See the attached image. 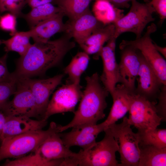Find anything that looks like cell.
<instances>
[{"mask_svg": "<svg viewBox=\"0 0 166 166\" xmlns=\"http://www.w3.org/2000/svg\"><path fill=\"white\" fill-rule=\"evenodd\" d=\"M66 33L53 40L34 42L18 60L12 75L16 78L31 77L43 74L55 66L75 45Z\"/></svg>", "mask_w": 166, "mask_h": 166, "instance_id": "cell-1", "label": "cell"}, {"mask_svg": "<svg viewBox=\"0 0 166 166\" xmlns=\"http://www.w3.org/2000/svg\"><path fill=\"white\" fill-rule=\"evenodd\" d=\"M86 86L80 102L71 121L67 124L59 125V132L69 128L97 124L105 117L104 111L107 107L106 98L109 93L101 83L97 73L85 78Z\"/></svg>", "mask_w": 166, "mask_h": 166, "instance_id": "cell-2", "label": "cell"}, {"mask_svg": "<svg viewBox=\"0 0 166 166\" xmlns=\"http://www.w3.org/2000/svg\"><path fill=\"white\" fill-rule=\"evenodd\" d=\"M100 141L89 148L81 149L77 155L68 160L69 166H119L116 153L119 147L109 128Z\"/></svg>", "mask_w": 166, "mask_h": 166, "instance_id": "cell-3", "label": "cell"}, {"mask_svg": "<svg viewBox=\"0 0 166 166\" xmlns=\"http://www.w3.org/2000/svg\"><path fill=\"white\" fill-rule=\"evenodd\" d=\"M57 131L59 132L58 125L52 122L46 130L29 132L4 139L0 147V161L19 158L35 152L49 136Z\"/></svg>", "mask_w": 166, "mask_h": 166, "instance_id": "cell-4", "label": "cell"}, {"mask_svg": "<svg viewBox=\"0 0 166 166\" xmlns=\"http://www.w3.org/2000/svg\"><path fill=\"white\" fill-rule=\"evenodd\" d=\"M122 122L108 126L119 147L121 159L119 166H138L139 157V138L137 132H134L124 117Z\"/></svg>", "mask_w": 166, "mask_h": 166, "instance_id": "cell-5", "label": "cell"}, {"mask_svg": "<svg viewBox=\"0 0 166 166\" xmlns=\"http://www.w3.org/2000/svg\"><path fill=\"white\" fill-rule=\"evenodd\" d=\"M129 12L114 24L115 31L113 37L117 39L125 32H131L136 35V39L142 36L146 26L155 19L152 14L155 10L150 2L141 3L136 0L131 1Z\"/></svg>", "mask_w": 166, "mask_h": 166, "instance_id": "cell-6", "label": "cell"}, {"mask_svg": "<svg viewBox=\"0 0 166 166\" xmlns=\"http://www.w3.org/2000/svg\"><path fill=\"white\" fill-rule=\"evenodd\" d=\"M157 29L156 25L152 23L148 26L143 36L134 40H123L119 45L121 49L130 45L139 50L153 69L161 83L166 84V61L161 55L156 50L151 39L152 34Z\"/></svg>", "mask_w": 166, "mask_h": 166, "instance_id": "cell-7", "label": "cell"}, {"mask_svg": "<svg viewBox=\"0 0 166 166\" xmlns=\"http://www.w3.org/2000/svg\"><path fill=\"white\" fill-rule=\"evenodd\" d=\"M156 104L134 92L128 111V123L138 130L157 128L160 124L161 119L157 113Z\"/></svg>", "mask_w": 166, "mask_h": 166, "instance_id": "cell-8", "label": "cell"}, {"mask_svg": "<svg viewBox=\"0 0 166 166\" xmlns=\"http://www.w3.org/2000/svg\"><path fill=\"white\" fill-rule=\"evenodd\" d=\"M15 91L13 99L0 104V110L6 116H26L38 118L34 97L22 78H16Z\"/></svg>", "mask_w": 166, "mask_h": 166, "instance_id": "cell-9", "label": "cell"}, {"mask_svg": "<svg viewBox=\"0 0 166 166\" xmlns=\"http://www.w3.org/2000/svg\"><path fill=\"white\" fill-rule=\"evenodd\" d=\"M79 84L67 83L59 88L49 101L43 119L47 120L55 114L74 113L76 106L81 98L83 92Z\"/></svg>", "mask_w": 166, "mask_h": 166, "instance_id": "cell-10", "label": "cell"}, {"mask_svg": "<svg viewBox=\"0 0 166 166\" xmlns=\"http://www.w3.org/2000/svg\"><path fill=\"white\" fill-rule=\"evenodd\" d=\"M63 75H57L46 79L23 78L30 88L35 99L38 120L43 119L49 102V97L56 88L59 85Z\"/></svg>", "mask_w": 166, "mask_h": 166, "instance_id": "cell-11", "label": "cell"}, {"mask_svg": "<svg viewBox=\"0 0 166 166\" xmlns=\"http://www.w3.org/2000/svg\"><path fill=\"white\" fill-rule=\"evenodd\" d=\"M140 66L137 75L138 85L135 93L156 103L163 85L141 52L137 50Z\"/></svg>", "mask_w": 166, "mask_h": 166, "instance_id": "cell-12", "label": "cell"}, {"mask_svg": "<svg viewBox=\"0 0 166 166\" xmlns=\"http://www.w3.org/2000/svg\"><path fill=\"white\" fill-rule=\"evenodd\" d=\"M120 49L121 60L118 64L119 82L135 92V80L140 65L137 50L130 45L125 46Z\"/></svg>", "mask_w": 166, "mask_h": 166, "instance_id": "cell-13", "label": "cell"}, {"mask_svg": "<svg viewBox=\"0 0 166 166\" xmlns=\"http://www.w3.org/2000/svg\"><path fill=\"white\" fill-rule=\"evenodd\" d=\"M116 39L113 36L107 42L100 51L99 56L102 59V73L100 79L106 90L111 95L117 83L119 82L118 64L115 57Z\"/></svg>", "mask_w": 166, "mask_h": 166, "instance_id": "cell-14", "label": "cell"}, {"mask_svg": "<svg viewBox=\"0 0 166 166\" xmlns=\"http://www.w3.org/2000/svg\"><path fill=\"white\" fill-rule=\"evenodd\" d=\"M104 122L94 125H87L72 128L69 132H59L64 144L70 148L77 146L84 150L94 145L98 135L107 128Z\"/></svg>", "mask_w": 166, "mask_h": 166, "instance_id": "cell-15", "label": "cell"}, {"mask_svg": "<svg viewBox=\"0 0 166 166\" xmlns=\"http://www.w3.org/2000/svg\"><path fill=\"white\" fill-rule=\"evenodd\" d=\"M66 33L79 45L97 29L104 26L88 9L76 19L66 24Z\"/></svg>", "mask_w": 166, "mask_h": 166, "instance_id": "cell-16", "label": "cell"}, {"mask_svg": "<svg viewBox=\"0 0 166 166\" xmlns=\"http://www.w3.org/2000/svg\"><path fill=\"white\" fill-rule=\"evenodd\" d=\"M6 117L2 140L26 132L42 129L47 123V120L44 119L35 120L24 116Z\"/></svg>", "mask_w": 166, "mask_h": 166, "instance_id": "cell-17", "label": "cell"}, {"mask_svg": "<svg viewBox=\"0 0 166 166\" xmlns=\"http://www.w3.org/2000/svg\"><path fill=\"white\" fill-rule=\"evenodd\" d=\"M134 93L121 84L116 85L111 95L113 99L112 107L108 117L104 121L107 127L123 117L128 111Z\"/></svg>", "mask_w": 166, "mask_h": 166, "instance_id": "cell-18", "label": "cell"}, {"mask_svg": "<svg viewBox=\"0 0 166 166\" xmlns=\"http://www.w3.org/2000/svg\"><path fill=\"white\" fill-rule=\"evenodd\" d=\"M64 15L61 11L55 14L27 31L34 42L49 40L56 34L65 32L66 25L63 21Z\"/></svg>", "mask_w": 166, "mask_h": 166, "instance_id": "cell-19", "label": "cell"}, {"mask_svg": "<svg viewBox=\"0 0 166 166\" xmlns=\"http://www.w3.org/2000/svg\"><path fill=\"white\" fill-rule=\"evenodd\" d=\"M36 150L49 161L64 159L75 156L77 153L66 146L57 131L49 136Z\"/></svg>", "mask_w": 166, "mask_h": 166, "instance_id": "cell-20", "label": "cell"}, {"mask_svg": "<svg viewBox=\"0 0 166 166\" xmlns=\"http://www.w3.org/2000/svg\"><path fill=\"white\" fill-rule=\"evenodd\" d=\"M114 31L113 24L104 25L94 31L79 45L83 51L88 55L94 54L97 58L104 44L113 36Z\"/></svg>", "mask_w": 166, "mask_h": 166, "instance_id": "cell-21", "label": "cell"}, {"mask_svg": "<svg viewBox=\"0 0 166 166\" xmlns=\"http://www.w3.org/2000/svg\"><path fill=\"white\" fill-rule=\"evenodd\" d=\"M93 9L94 16L105 25L114 24L124 16L123 10L106 0H95Z\"/></svg>", "mask_w": 166, "mask_h": 166, "instance_id": "cell-22", "label": "cell"}, {"mask_svg": "<svg viewBox=\"0 0 166 166\" xmlns=\"http://www.w3.org/2000/svg\"><path fill=\"white\" fill-rule=\"evenodd\" d=\"M138 166H166V148H160L149 145L139 144Z\"/></svg>", "mask_w": 166, "mask_h": 166, "instance_id": "cell-23", "label": "cell"}, {"mask_svg": "<svg viewBox=\"0 0 166 166\" xmlns=\"http://www.w3.org/2000/svg\"><path fill=\"white\" fill-rule=\"evenodd\" d=\"M89 55L84 52L77 53L64 69L68 76L67 83L79 84L81 77L87 68L89 61Z\"/></svg>", "mask_w": 166, "mask_h": 166, "instance_id": "cell-24", "label": "cell"}, {"mask_svg": "<svg viewBox=\"0 0 166 166\" xmlns=\"http://www.w3.org/2000/svg\"><path fill=\"white\" fill-rule=\"evenodd\" d=\"M93 0H53L65 15L70 20H74L89 9V5Z\"/></svg>", "mask_w": 166, "mask_h": 166, "instance_id": "cell-25", "label": "cell"}, {"mask_svg": "<svg viewBox=\"0 0 166 166\" xmlns=\"http://www.w3.org/2000/svg\"><path fill=\"white\" fill-rule=\"evenodd\" d=\"M33 153L13 160L7 159L2 165L5 166H61L63 159L47 160L36 150Z\"/></svg>", "mask_w": 166, "mask_h": 166, "instance_id": "cell-26", "label": "cell"}, {"mask_svg": "<svg viewBox=\"0 0 166 166\" xmlns=\"http://www.w3.org/2000/svg\"><path fill=\"white\" fill-rule=\"evenodd\" d=\"M61 11L59 8L50 3L32 8L28 13L23 15L22 16L31 28L41 22Z\"/></svg>", "mask_w": 166, "mask_h": 166, "instance_id": "cell-27", "label": "cell"}, {"mask_svg": "<svg viewBox=\"0 0 166 166\" xmlns=\"http://www.w3.org/2000/svg\"><path fill=\"white\" fill-rule=\"evenodd\" d=\"M30 38L27 31H17L11 38L2 42L5 45L6 52H16L21 56L26 53L31 44L30 42Z\"/></svg>", "mask_w": 166, "mask_h": 166, "instance_id": "cell-28", "label": "cell"}, {"mask_svg": "<svg viewBox=\"0 0 166 166\" xmlns=\"http://www.w3.org/2000/svg\"><path fill=\"white\" fill-rule=\"evenodd\" d=\"M139 144L149 145L162 148H166V129L157 128L153 129L138 130Z\"/></svg>", "mask_w": 166, "mask_h": 166, "instance_id": "cell-29", "label": "cell"}, {"mask_svg": "<svg viewBox=\"0 0 166 166\" xmlns=\"http://www.w3.org/2000/svg\"><path fill=\"white\" fill-rule=\"evenodd\" d=\"M26 0H0V13L8 11L16 17L21 14Z\"/></svg>", "mask_w": 166, "mask_h": 166, "instance_id": "cell-30", "label": "cell"}, {"mask_svg": "<svg viewBox=\"0 0 166 166\" xmlns=\"http://www.w3.org/2000/svg\"><path fill=\"white\" fill-rule=\"evenodd\" d=\"M17 79L14 77L9 81L0 82V104L7 101L16 89Z\"/></svg>", "mask_w": 166, "mask_h": 166, "instance_id": "cell-31", "label": "cell"}, {"mask_svg": "<svg viewBox=\"0 0 166 166\" xmlns=\"http://www.w3.org/2000/svg\"><path fill=\"white\" fill-rule=\"evenodd\" d=\"M16 17L10 13L0 17V28L9 31L11 36L17 32L16 30Z\"/></svg>", "mask_w": 166, "mask_h": 166, "instance_id": "cell-32", "label": "cell"}, {"mask_svg": "<svg viewBox=\"0 0 166 166\" xmlns=\"http://www.w3.org/2000/svg\"><path fill=\"white\" fill-rule=\"evenodd\" d=\"M158 98V104L156 105V108L158 115L161 119V121H165L166 119V85H163Z\"/></svg>", "mask_w": 166, "mask_h": 166, "instance_id": "cell-33", "label": "cell"}, {"mask_svg": "<svg viewBox=\"0 0 166 166\" xmlns=\"http://www.w3.org/2000/svg\"><path fill=\"white\" fill-rule=\"evenodd\" d=\"M149 2L158 14L162 24L166 18V0H152Z\"/></svg>", "mask_w": 166, "mask_h": 166, "instance_id": "cell-34", "label": "cell"}, {"mask_svg": "<svg viewBox=\"0 0 166 166\" xmlns=\"http://www.w3.org/2000/svg\"><path fill=\"white\" fill-rule=\"evenodd\" d=\"M7 53L0 57V82L9 81L13 78L12 73H10L7 69Z\"/></svg>", "mask_w": 166, "mask_h": 166, "instance_id": "cell-35", "label": "cell"}, {"mask_svg": "<svg viewBox=\"0 0 166 166\" xmlns=\"http://www.w3.org/2000/svg\"><path fill=\"white\" fill-rule=\"evenodd\" d=\"M117 8H128V2L132 0H106Z\"/></svg>", "mask_w": 166, "mask_h": 166, "instance_id": "cell-36", "label": "cell"}, {"mask_svg": "<svg viewBox=\"0 0 166 166\" xmlns=\"http://www.w3.org/2000/svg\"><path fill=\"white\" fill-rule=\"evenodd\" d=\"M53 0H26L27 3L32 8L45 4L51 3Z\"/></svg>", "mask_w": 166, "mask_h": 166, "instance_id": "cell-37", "label": "cell"}, {"mask_svg": "<svg viewBox=\"0 0 166 166\" xmlns=\"http://www.w3.org/2000/svg\"><path fill=\"white\" fill-rule=\"evenodd\" d=\"M6 120V117L0 110V147L2 142V133L4 125Z\"/></svg>", "mask_w": 166, "mask_h": 166, "instance_id": "cell-38", "label": "cell"}, {"mask_svg": "<svg viewBox=\"0 0 166 166\" xmlns=\"http://www.w3.org/2000/svg\"><path fill=\"white\" fill-rule=\"evenodd\" d=\"M154 46L156 50L160 53L165 58L166 57V47H162L158 45L155 43H153Z\"/></svg>", "mask_w": 166, "mask_h": 166, "instance_id": "cell-39", "label": "cell"}, {"mask_svg": "<svg viewBox=\"0 0 166 166\" xmlns=\"http://www.w3.org/2000/svg\"><path fill=\"white\" fill-rule=\"evenodd\" d=\"M2 40H0V45L1 44H2Z\"/></svg>", "mask_w": 166, "mask_h": 166, "instance_id": "cell-40", "label": "cell"}]
</instances>
